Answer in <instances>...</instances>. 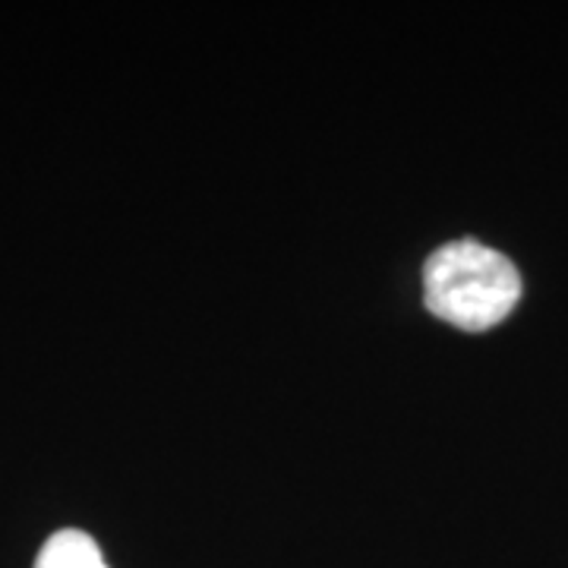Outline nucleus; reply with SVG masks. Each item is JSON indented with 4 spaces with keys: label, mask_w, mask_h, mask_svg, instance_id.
<instances>
[{
    "label": "nucleus",
    "mask_w": 568,
    "mask_h": 568,
    "mask_svg": "<svg viewBox=\"0 0 568 568\" xmlns=\"http://www.w3.org/2000/svg\"><path fill=\"white\" fill-rule=\"evenodd\" d=\"M521 301V275L493 246L455 241L439 246L424 265L426 310L465 332L499 325Z\"/></svg>",
    "instance_id": "1"
},
{
    "label": "nucleus",
    "mask_w": 568,
    "mask_h": 568,
    "mask_svg": "<svg viewBox=\"0 0 568 568\" xmlns=\"http://www.w3.org/2000/svg\"><path fill=\"white\" fill-rule=\"evenodd\" d=\"M36 568H108V562L102 547L85 530L67 528L44 540Z\"/></svg>",
    "instance_id": "2"
}]
</instances>
